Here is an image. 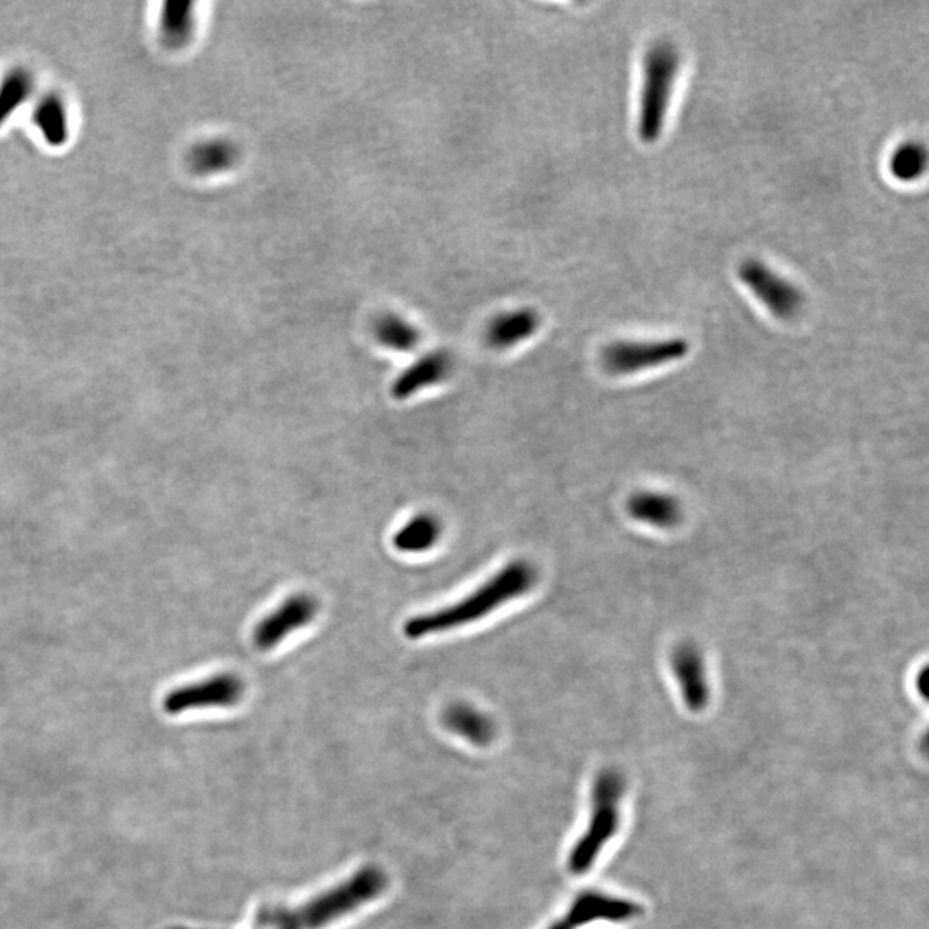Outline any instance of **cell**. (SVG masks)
<instances>
[{
	"mask_svg": "<svg viewBox=\"0 0 929 929\" xmlns=\"http://www.w3.org/2000/svg\"><path fill=\"white\" fill-rule=\"evenodd\" d=\"M690 343L683 338L658 341H615L603 351L604 369L615 376H630L687 357Z\"/></svg>",
	"mask_w": 929,
	"mask_h": 929,
	"instance_id": "5",
	"label": "cell"
},
{
	"mask_svg": "<svg viewBox=\"0 0 929 929\" xmlns=\"http://www.w3.org/2000/svg\"><path fill=\"white\" fill-rule=\"evenodd\" d=\"M317 613L319 603L314 596L293 594L257 623V627L253 628V644L260 651H271L293 632L314 622Z\"/></svg>",
	"mask_w": 929,
	"mask_h": 929,
	"instance_id": "8",
	"label": "cell"
},
{
	"mask_svg": "<svg viewBox=\"0 0 929 929\" xmlns=\"http://www.w3.org/2000/svg\"><path fill=\"white\" fill-rule=\"evenodd\" d=\"M671 666L685 706L692 713H702L711 701V687L699 647L690 642L677 646L671 654Z\"/></svg>",
	"mask_w": 929,
	"mask_h": 929,
	"instance_id": "10",
	"label": "cell"
},
{
	"mask_svg": "<svg viewBox=\"0 0 929 929\" xmlns=\"http://www.w3.org/2000/svg\"><path fill=\"white\" fill-rule=\"evenodd\" d=\"M190 19V4H169L164 21L169 37L173 40L186 37V31H190Z\"/></svg>",
	"mask_w": 929,
	"mask_h": 929,
	"instance_id": "21",
	"label": "cell"
},
{
	"mask_svg": "<svg viewBox=\"0 0 929 929\" xmlns=\"http://www.w3.org/2000/svg\"><path fill=\"white\" fill-rule=\"evenodd\" d=\"M622 776L615 771H603L592 787L591 816L587 830L580 835L568 856V871L585 874L591 871L604 847L615 838L622 823Z\"/></svg>",
	"mask_w": 929,
	"mask_h": 929,
	"instance_id": "3",
	"label": "cell"
},
{
	"mask_svg": "<svg viewBox=\"0 0 929 929\" xmlns=\"http://www.w3.org/2000/svg\"><path fill=\"white\" fill-rule=\"evenodd\" d=\"M539 579L537 568L527 560H513L494 573L491 579L470 592L460 601L444 606L441 610L429 611L408 618L403 625L405 637L412 640L439 635L456 628L467 627L491 615L494 611L525 596L534 589Z\"/></svg>",
	"mask_w": 929,
	"mask_h": 929,
	"instance_id": "1",
	"label": "cell"
},
{
	"mask_svg": "<svg viewBox=\"0 0 929 929\" xmlns=\"http://www.w3.org/2000/svg\"><path fill=\"white\" fill-rule=\"evenodd\" d=\"M926 680H928V670L924 668V670L919 673V685H917V689H919V692H921L923 696H926Z\"/></svg>",
	"mask_w": 929,
	"mask_h": 929,
	"instance_id": "22",
	"label": "cell"
},
{
	"mask_svg": "<svg viewBox=\"0 0 929 929\" xmlns=\"http://www.w3.org/2000/svg\"><path fill=\"white\" fill-rule=\"evenodd\" d=\"M680 61L682 57L677 45L671 42H658L646 52L637 123V133L644 143L658 142L663 133L671 95L680 71Z\"/></svg>",
	"mask_w": 929,
	"mask_h": 929,
	"instance_id": "4",
	"label": "cell"
},
{
	"mask_svg": "<svg viewBox=\"0 0 929 929\" xmlns=\"http://www.w3.org/2000/svg\"><path fill=\"white\" fill-rule=\"evenodd\" d=\"M639 914L640 907L632 900L613 897L608 893L585 892L580 893L567 914L548 929H580L592 921L623 923Z\"/></svg>",
	"mask_w": 929,
	"mask_h": 929,
	"instance_id": "9",
	"label": "cell"
},
{
	"mask_svg": "<svg viewBox=\"0 0 929 929\" xmlns=\"http://www.w3.org/2000/svg\"><path fill=\"white\" fill-rule=\"evenodd\" d=\"M374 333L382 346L394 351H412L420 341L419 329L398 314L381 315Z\"/></svg>",
	"mask_w": 929,
	"mask_h": 929,
	"instance_id": "16",
	"label": "cell"
},
{
	"mask_svg": "<svg viewBox=\"0 0 929 929\" xmlns=\"http://www.w3.org/2000/svg\"><path fill=\"white\" fill-rule=\"evenodd\" d=\"M541 326V315L534 308H517L499 314L487 327V343L496 350H510L532 338Z\"/></svg>",
	"mask_w": 929,
	"mask_h": 929,
	"instance_id": "13",
	"label": "cell"
},
{
	"mask_svg": "<svg viewBox=\"0 0 929 929\" xmlns=\"http://www.w3.org/2000/svg\"><path fill=\"white\" fill-rule=\"evenodd\" d=\"M30 88V78L23 71H16L9 78H6L4 85L0 88V124L6 117L13 114L18 105L25 102L28 93H30Z\"/></svg>",
	"mask_w": 929,
	"mask_h": 929,
	"instance_id": "20",
	"label": "cell"
},
{
	"mask_svg": "<svg viewBox=\"0 0 929 929\" xmlns=\"http://www.w3.org/2000/svg\"><path fill=\"white\" fill-rule=\"evenodd\" d=\"M453 360L444 351H432L396 377L391 386V394L396 400H408L413 394L432 388L450 376Z\"/></svg>",
	"mask_w": 929,
	"mask_h": 929,
	"instance_id": "11",
	"label": "cell"
},
{
	"mask_svg": "<svg viewBox=\"0 0 929 929\" xmlns=\"http://www.w3.org/2000/svg\"><path fill=\"white\" fill-rule=\"evenodd\" d=\"M739 277L752 295L778 319H794L804 307L802 291L761 260H745L740 265Z\"/></svg>",
	"mask_w": 929,
	"mask_h": 929,
	"instance_id": "7",
	"label": "cell"
},
{
	"mask_svg": "<svg viewBox=\"0 0 929 929\" xmlns=\"http://www.w3.org/2000/svg\"><path fill=\"white\" fill-rule=\"evenodd\" d=\"M236 160V148L229 142H212L197 148L193 164L202 173H217Z\"/></svg>",
	"mask_w": 929,
	"mask_h": 929,
	"instance_id": "19",
	"label": "cell"
},
{
	"mask_svg": "<svg viewBox=\"0 0 929 929\" xmlns=\"http://www.w3.org/2000/svg\"><path fill=\"white\" fill-rule=\"evenodd\" d=\"M630 517L656 529H675L682 522V503L673 494L640 491L628 499Z\"/></svg>",
	"mask_w": 929,
	"mask_h": 929,
	"instance_id": "12",
	"label": "cell"
},
{
	"mask_svg": "<svg viewBox=\"0 0 929 929\" xmlns=\"http://www.w3.org/2000/svg\"><path fill=\"white\" fill-rule=\"evenodd\" d=\"M388 888V876L376 866L362 868L341 885L315 895L296 907L265 911L259 929H322L379 899Z\"/></svg>",
	"mask_w": 929,
	"mask_h": 929,
	"instance_id": "2",
	"label": "cell"
},
{
	"mask_svg": "<svg viewBox=\"0 0 929 929\" xmlns=\"http://www.w3.org/2000/svg\"><path fill=\"white\" fill-rule=\"evenodd\" d=\"M928 164V154L923 143L905 142L895 148L890 159V173L893 178L912 183L923 176Z\"/></svg>",
	"mask_w": 929,
	"mask_h": 929,
	"instance_id": "17",
	"label": "cell"
},
{
	"mask_svg": "<svg viewBox=\"0 0 929 929\" xmlns=\"http://www.w3.org/2000/svg\"><path fill=\"white\" fill-rule=\"evenodd\" d=\"M37 123L50 145H62L68 136L66 112L57 99H45L38 107Z\"/></svg>",
	"mask_w": 929,
	"mask_h": 929,
	"instance_id": "18",
	"label": "cell"
},
{
	"mask_svg": "<svg viewBox=\"0 0 929 929\" xmlns=\"http://www.w3.org/2000/svg\"><path fill=\"white\" fill-rule=\"evenodd\" d=\"M245 696V683L236 673H217L186 683L164 697V711L171 716L197 709L233 708Z\"/></svg>",
	"mask_w": 929,
	"mask_h": 929,
	"instance_id": "6",
	"label": "cell"
},
{
	"mask_svg": "<svg viewBox=\"0 0 929 929\" xmlns=\"http://www.w3.org/2000/svg\"><path fill=\"white\" fill-rule=\"evenodd\" d=\"M443 534L441 520L432 513H419L403 523L393 537L394 548L400 553H427L434 548Z\"/></svg>",
	"mask_w": 929,
	"mask_h": 929,
	"instance_id": "15",
	"label": "cell"
},
{
	"mask_svg": "<svg viewBox=\"0 0 929 929\" xmlns=\"http://www.w3.org/2000/svg\"><path fill=\"white\" fill-rule=\"evenodd\" d=\"M443 725L456 737L477 747H487L496 739L494 721L480 709L463 702L451 704L450 708L444 709Z\"/></svg>",
	"mask_w": 929,
	"mask_h": 929,
	"instance_id": "14",
	"label": "cell"
}]
</instances>
